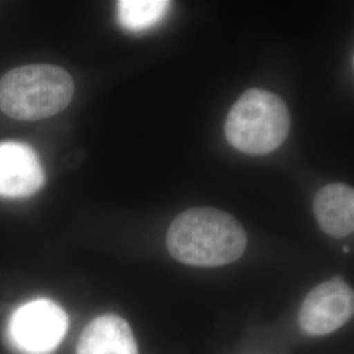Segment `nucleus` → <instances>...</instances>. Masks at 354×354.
<instances>
[{
  "mask_svg": "<svg viewBox=\"0 0 354 354\" xmlns=\"http://www.w3.org/2000/svg\"><path fill=\"white\" fill-rule=\"evenodd\" d=\"M167 247L177 261L192 266H227L245 251L247 234L241 223L218 209L193 207L171 223Z\"/></svg>",
  "mask_w": 354,
  "mask_h": 354,
  "instance_id": "obj_1",
  "label": "nucleus"
},
{
  "mask_svg": "<svg viewBox=\"0 0 354 354\" xmlns=\"http://www.w3.org/2000/svg\"><path fill=\"white\" fill-rule=\"evenodd\" d=\"M74 92V80L62 67L23 66L1 77L0 109L20 121L44 120L66 109Z\"/></svg>",
  "mask_w": 354,
  "mask_h": 354,
  "instance_id": "obj_2",
  "label": "nucleus"
},
{
  "mask_svg": "<svg viewBox=\"0 0 354 354\" xmlns=\"http://www.w3.org/2000/svg\"><path fill=\"white\" fill-rule=\"evenodd\" d=\"M289 129L290 115L283 100L269 91L252 88L230 109L225 134L238 151L261 156L277 150Z\"/></svg>",
  "mask_w": 354,
  "mask_h": 354,
  "instance_id": "obj_3",
  "label": "nucleus"
},
{
  "mask_svg": "<svg viewBox=\"0 0 354 354\" xmlns=\"http://www.w3.org/2000/svg\"><path fill=\"white\" fill-rule=\"evenodd\" d=\"M68 317L64 308L46 298L20 306L7 324V342L16 354H51L64 340Z\"/></svg>",
  "mask_w": 354,
  "mask_h": 354,
  "instance_id": "obj_4",
  "label": "nucleus"
},
{
  "mask_svg": "<svg viewBox=\"0 0 354 354\" xmlns=\"http://www.w3.org/2000/svg\"><path fill=\"white\" fill-rule=\"evenodd\" d=\"M353 313L352 288L340 279H330L307 294L299 311V326L308 336H327L346 324Z\"/></svg>",
  "mask_w": 354,
  "mask_h": 354,
  "instance_id": "obj_5",
  "label": "nucleus"
},
{
  "mask_svg": "<svg viewBox=\"0 0 354 354\" xmlns=\"http://www.w3.org/2000/svg\"><path fill=\"white\" fill-rule=\"evenodd\" d=\"M44 183V168L32 147L19 142L0 143V197L26 198Z\"/></svg>",
  "mask_w": 354,
  "mask_h": 354,
  "instance_id": "obj_6",
  "label": "nucleus"
},
{
  "mask_svg": "<svg viewBox=\"0 0 354 354\" xmlns=\"http://www.w3.org/2000/svg\"><path fill=\"white\" fill-rule=\"evenodd\" d=\"M76 354H138V346L127 320L117 315H102L84 328Z\"/></svg>",
  "mask_w": 354,
  "mask_h": 354,
  "instance_id": "obj_7",
  "label": "nucleus"
},
{
  "mask_svg": "<svg viewBox=\"0 0 354 354\" xmlns=\"http://www.w3.org/2000/svg\"><path fill=\"white\" fill-rule=\"evenodd\" d=\"M314 214L329 236H349L354 230L353 188L342 183L323 187L314 198Z\"/></svg>",
  "mask_w": 354,
  "mask_h": 354,
  "instance_id": "obj_8",
  "label": "nucleus"
},
{
  "mask_svg": "<svg viewBox=\"0 0 354 354\" xmlns=\"http://www.w3.org/2000/svg\"><path fill=\"white\" fill-rule=\"evenodd\" d=\"M169 10L165 0H121L117 4V19L129 32H143L156 26Z\"/></svg>",
  "mask_w": 354,
  "mask_h": 354,
  "instance_id": "obj_9",
  "label": "nucleus"
}]
</instances>
